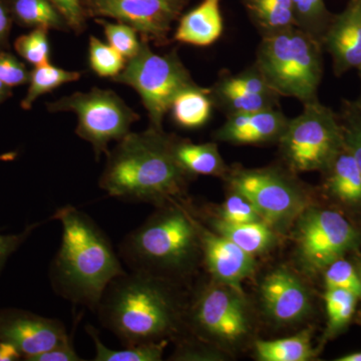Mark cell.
I'll use <instances>...</instances> for the list:
<instances>
[{
	"instance_id": "obj_1",
	"label": "cell",
	"mask_w": 361,
	"mask_h": 361,
	"mask_svg": "<svg viewBox=\"0 0 361 361\" xmlns=\"http://www.w3.org/2000/svg\"><path fill=\"white\" fill-rule=\"evenodd\" d=\"M51 219L63 228L61 243L49 270L58 295L96 312L109 284L127 272L103 230L75 207H61Z\"/></svg>"
},
{
	"instance_id": "obj_2",
	"label": "cell",
	"mask_w": 361,
	"mask_h": 361,
	"mask_svg": "<svg viewBox=\"0 0 361 361\" xmlns=\"http://www.w3.org/2000/svg\"><path fill=\"white\" fill-rule=\"evenodd\" d=\"M172 142L163 129L151 126L144 132H130L106 154L99 187L123 201L159 207L172 203L192 178L176 160Z\"/></svg>"
},
{
	"instance_id": "obj_3",
	"label": "cell",
	"mask_w": 361,
	"mask_h": 361,
	"mask_svg": "<svg viewBox=\"0 0 361 361\" xmlns=\"http://www.w3.org/2000/svg\"><path fill=\"white\" fill-rule=\"evenodd\" d=\"M171 285L169 280L147 273H123L102 296L96 310L99 322L123 348L177 336L183 308Z\"/></svg>"
},
{
	"instance_id": "obj_4",
	"label": "cell",
	"mask_w": 361,
	"mask_h": 361,
	"mask_svg": "<svg viewBox=\"0 0 361 361\" xmlns=\"http://www.w3.org/2000/svg\"><path fill=\"white\" fill-rule=\"evenodd\" d=\"M164 204L120 245L121 260L130 271L171 281L169 275L186 274L201 250L198 222L180 206Z\"/></svg>"
},
{
	"instance_id": "obj_5",
	"label": "cell",
	"mask_w": 361,
	"mask_h": 361,
	"mask_svg": "<svg viewBox=\"0 0 361 361\" xmlns=\"http://www.w3.org/2000/svg\"><path fill=\"white\" fill-rule=\"evenodd\" d=\"M323 51L322 42L293 26L261 37L253 65L278 96L310 103L318 99Z\"/></svg>"
},
{
	"instance_id": "obj_6",
	"label": "cell",
	"mask_w": 361,
	"mask_h": 361,
	"mask_svg": "<svg viewBox=\"0 0 361 361\" xmlns=\"http://www.w3.org/2000/svg\"><path fill=\"white\" fill-rule=\"evenodd\" d=\"M303 106L278 141L280 153L292 172L325 171L344 149L338 115L319 99Z\"/></svg>"
},
{
	"instance_id": "obj_7",
	"label": "cell",
	"mask_w": 361,
	"mask_h": 361,
	"mask_svg": "<svg viewBox=\"0 0 361 361\" xmlns=\"http://www.w3.org/2000/svg\"><path fill=\"white\" fill-rule=\"evenodd\" d=\"M111 80L129 85L139 94L148 111L149 126L157 129H163L164 118L176 96L196 85L175 49L170 54H156L144 39L139 52Z\"/></svg>"
},
{
	"instance_id": "obj_8",
	"label": "cell",
	"mask_w": 361,
	"mask_h": 361,
	"mask_svg": "<svg viewBox=\"0 0 361 361\" xmlns=\"http://www.w3.org/2000/svg\"><path fill=\"white\" fill-rule=\"evenodd\" d=\"M49 111H71L78 116L75 133L89 142L97 159L109 153V145L129 134L140 118L116 92L94 87L87 92H75L47 104Z\"/></svg>"
},
{
	"instance_id": "obj_9",
	"label": "cell",
	"mask_w": 361,
	"mask_h": 361,
	"mask_svg": "<svg viewBox=\"0 0 361 361\" xmlns=\"http://www.w3.org/2000/svg\"><path fill=\"white\" fill-rule=\"evenodd\" d=\"M228 179L232 191L249 199L271 226L287 224L304 211L302 189L278 169H239L230 173Z\"/></svg>"
},
{
	"instance_id": "obj_10",
	"label": "cell",
	"mask_w": 361,
	"mask_h": 361,
	"mask_svg": "<svg viewBox=\"0 0 361 361\" xmlns=\"http://www.w3.org/2000/svg\"><path fill=\"white\" fill-rule=\"evenodd\" d=\"M298 218L299 256L311 270L324 269L357 240L355 228L336 211L304 210Z\"/></svg>"
},
{
	"instance_id": "obj_11",
	"label": "cell",
	"mask_w": 361,
	"mask_h": 361,
	"mask_svg": "<svg viewBox=\"0 0 361 361\" xmlns=\"http://www.w3.org/2000/svg\"><path fill=\"white\" fill-rule=\"evenodd\" d=\"M190 0H85L90 16L115 18L132 26L142 39L156 45L169 44L174 23Z\"/></svg>"
},
{
	"instance_id": "obj_12",
	"label": "cell",
	"mask_w": 361,
	"mask_h": 361,
	"mask_svg": "<svg viewBox=\"0 0 361 361\" xmlns=\"http://www.w3.org/2000/svg\"><path fill=\"white\" fill-rule=\"evenodd\" d=\"M192 326L199 334L219 341H236L248 332V318L239 292L226 286H209L189 310Z\"/></svg>"
},
{
	"instance_id": "obj_13",
	"label": "cell",
	"mask_w": 361,
	"mask_h": 361,
	"mask_svg": "<svg viewBox=\"0 0 361 361\" xmlns=\"http://www.w3.org/2000/svg\"><path fill=\"white\" fill-rule=\"evenodd\" d=\"M0 341L13 344L25 360L71 341L65 324L30 311L0 310Z\"/></svg>"
},
{
	"instance_id": "obj_14",
	"label": "cell",
	"mask_w": 361,
	"mask_h": 361,
	"mask_svg": "<svg viewBox=\"0 0 361 361\" xmlns=\"http://www.w3.org/2000/svg\"><path fill=\"white\" fill-rule=\"evenodd\" d=\"M323 49L331 56L336 77L361 66V0H348L334 14L322 39Z\"/></svg>"
},
{
	"instance_id": "obj_15",
	"label": "cell",
	"mask_w": 361,
	"mask_h": 361,
	"mask_svg": "<svg viewBox=\"0 0 361 361\" xmlns=\"http://www.w3.org/2000/svg\"><path fill=\"white\" fill-rule=\"evenodd\" d=\"M201 251L207 268L219 283L241 292V284L255 267L254 256L218 233L208 231L198 223Z\"/></svg>"
},
{
	"instance_id": "obj_16",
	"label": "cell",
	"mask_w": 361,
	"mask_h": 361,
	"mask_svg": "<svg viewBox=\"0 0 361 361\" xmlns=\"http://www.w3.org/2000/svg\"><path fill=\"white\" fill-rule=\"evenodd\" d=\"M260 293L266 313L274 322H298L310 311V294L302 282L289 271L278 269L267 275L261 284Z\"/></svg>"
},
{
	"instance_id": "obj_17",
	"label": "cell",
	"mask_w": 361,
	"mask_h": 361,
	"mask_svg": "<svg viewBox=\"0 0 361 361\" xmlns=\"http://www.w3.org/2000/svg\"><path fill=\"white\" fill-rule=\"evenodd\" d=\"M288 122L289 118L280 108L227 116L214 133V139L234 145L278 142Z\"/></svg>"
},
{
	"instance_id": "obj_18",
	"label": "cell",
	"mask_w": 361,
	"mask_h": 361,
	"mask_svg": "<svg viewBox=\"0 0 361 361\" xmlns=\"http://www.w3.org/2000/svg\"><path fill=\"white\" fill-rule=\"evenodd\" d=\"M224 32L221 0H202L179 18L173 39L180 44L209 47L217 42Z\"/></svg>"
},
{
	"instance_id": "obj_19",
	"label": "cell",
	"mask_w": 361,
	"mask_h": 361,
	"mask_svg": "<svg viewBox=\"0 0 361 361\" xmlns=\"http://www.w3.org/2000/svg\"><path fill=\"white\" fill-rule=\"evenodd\" d=\"M172 149L176 160L191 177L227 174L225 161L215 142L194 144L173 137Z\"/></svg>"
},
{
	"instance_id": "obj_20",
	"label": "cell",
	"mask_w": 361,
	"mask_h": 361,
	"mask_svg": "<svg viewBox=\"0 0 361 361\" xmlns=\"http://www.w3.org/2000/svg\"><path fill=\"white\" fill-rule=\"evenodd\" d=\"M214 106L210 87L207 89L196 84L176 96L170 111L178 126L192 130L203 127L209 122Z\"/></svg>"
},
{
	"instance_id": "obj_21",
	"label": "cell",
	"mask_w": 361,
	"mask_h": 361,
	"mask_svg": "<svg viewBox=\"0 0 361 361\" xmlns=\"http://www.w3.org/2000/svg\"><path fill=\"white\" fill-rule=\"evenodd\" d=\"M214 106L225 114L226 116L239 115L280 108L279 96L251 94L244 90L234 89L218 80L210 87Z\"/></svg>"
},
{
	"instance_id": "obj_22",
	"label": "cell",
	"mask_w": 361,
	"mask_h": 361,
	"mask_svg": "<svg viewBox=\"0 0 361 361\" xmlns=\"http://www.w3.org/2000/svg\"><path fill=\"white\" fill-rule=\"evenodd\" d=\"M261 37L293 27L292 0H242Z\"/></svg>"
},
{
	"instance_id": "obj_23",
	"label": "cell",
	"mask_w": 361,
	"mask_h": 361,
	"mask_svg": "<svg viewBox=\"0 0 361 361\" xmlns=\"http://www.w3.org/2000/svg\"><path fill=\"white\" fill-rule=\"evenodd\" d=\"M212 225L218 234L253 256L268 250L274 243V233L265 221L234 224L216 219Z\"/></svg>"
},
{
	"instance_id": "obj_24",
	"label": "cell",
	"mask_w": 361,
	"mask_h": 361,
	"mask_svg": "<svg viewBox=\"0 0 361 361\" xmlns=\"http://www.w3.org/2000/svg\"><path fill=\"white\" fill-rule=\"evenodd\" d=\"M325 171H329V187L332 194L345 203H360L361 172L345 148Z\"/></svg>"
},
{
	"instance_id": "obj_25",
	"label": "cell",
	"mask_w": 361,
	"mask_h": 361,
	"mask_svg": "<svg viewBox=\"0 0 361 361\" xmlns=\"http://www.w3.org/2000/svg\"><path fill=\"white\" fill-rule=\"evenodd\" d=\"M255 350L263 361H307L313 356L307 330L286 338L256 341Z\"/></svg>"
},
{
	"instance_id": "obj_26",
	"label": "cell",
	"mask_w": 361,
	"mask_h": 361,
	"mask_svg": "<svg viewBox=\"0 0 361 361\" xmlns=\"http://www.w3.org/2000/svg\"><path fill=\"white\" fill-rule=\"evenodd\" d=\"M82 75L80 71L63 70L59 66L51 65V63L35 66L33 71H30L28 80L30 87L27 94L21 102V108L23 110H30L39 97L58 89L61 85L77 82Z\"/></svg>"
},
{
	"instance_id": "obj_27",
	"label": "cell",
	"mask_w": 361,
	"mask_h": 361,
	"mask_svg": "<svg viewBox=\"0 0 361 361\" xmlns=\"http://www.w3.org/2000/svg\"><path fill=\"white\" fill-rule=\"evenodd\" d=\"M87 334L94 344V361H159L163 357L167 341L151 342L137 344L134 346H125L120 350L109 348L104 345L99 336L97 330L92 325L85 326Z\"/></svg>"
},
{
	"instance_id": "obj_28",
	"label": "cell",
	"mask_w": 361,
	"mask_h": 361,
	"mask_svg": "<svg viewBox=\"0 0 361 361\" xmlns=\"http://www.w3.org/2000/svg\"><path fill=\"white\" fill-rule=\"evenodd\" d=\"M294 25L322 42L334 14L324 0H292Z\"/></svg>"
},
{
	"instance_id": "obj_29",
	"label": "cell",
	"mask_w": 361,
	"mask_h": 361,
	"mask_svg": "<svg viewBox=\"0 0 361 361\" xmlns=\"http://www.w3.org/2000/svg\"><path fill=\"white\" fill-rule=\"evenodd\" d=\"M13 11L23 25L63 30L68 27L56 6L49 0H16Z\"/></svg>"
},
{
	"instance_id": "obj_30",
	"label": "cell",
	"mask_w": 361,
	"mask_h": 361,
	"mask_svg": "<svg viewBox=\"0 0 361 361\" xmlns=\"http://www.w3.org/2000/svg\"><path fill=\"white\" fill-rule=\"evenodd\" d=\"M90 68L101 78H115L125 68L127 59L111 45L96 37H90L89 49Z\"/></svg>"
},
{
	"instance_id": "obj_31",
	"label": "cell",
	"mask_w": 361,
	"mask_h": 361,
	"mask_svg": "<svg viewBox=\"0 0 361 361\" xmlns=\"http://www.w3.org/2000/svg\"><path fill=\"white\" fill-rule=\"evenodd\" d=\"M338 118L344 148L355 158L361 172V106L355 101H343Z\"/></svg>"
},
{
	"instance_id": "obj_32",
	"label": "cell",
	"mask_w": 361,
	"mask_h": 361,
	"mask_svg": "<svg viewBox=\"0 0 361 361\" xmlns=\"http://www.w3.org/2000/svg\"><path fill=\"white\" fill-rule=\"evenodd\" d=\"M14 49L30 65L37 66L49 63V30L35 27L32 32L20 35L14 42Z\"/></svg>"
},
{
	"instance_id": "obj_33",
	"label": "cell",
	"mask_w": 361,
	"mask_h": 361,
	"mask_svg": "<svg viewBox=\"0 0 361 361\" xmlns=\"http://www.w3.org/2000/svg\"><path fill=\"white\" fill-rule=\"evenodd\" d=\"M357 297L351 292L338 288H327L325 294L327 315H329V331H338L345 326L355 313Z\"/></svg>"
},
{
	"instance_id": "obj_34",
	"label": "cell",
	"mask_w": 361,
	"mask_h": 361,
	"mask_svg": "<svg viewBox=\"0 0 361 361\" xmlns=\"http://www.w3.org/2000/svg\"><path fill=\"white\" fill-rule=\"evenodd\" d=\"M99 25L103 26L104 35L109 44L122 54L126 59L134 58L141 49L142 39H139L137 30L125 23H111L103 18L97 20Z\"/></svg>"
},
{
	"instance_id": "obj_35",
	"label": "cell",
	"mask_w": 361,
	"mask_h": 361,
	"mask_svg": "<svg viewBox=\"0 0 361 361\" xmlns=\"http://www.w3.org/2000/svg\"><path fill=\"white\" fill-rule=\"evenodd\" d=\"M325 284L327 288H338L351 292L357 298L361 297V277L355 267L339 258L326 267Z\"/></svg>"
},
{
	"instance_id": "obj_36",
	"label": "cell",
	"mask_w": 361,
	"mask_h": 361,
	"mask_svg": "<svg viewBox=\"0 0 361 361\" xmlns=\"http://www.w3.org/2000/svg\"><path fill=\"white\" fill-rule=\"evenodd\" d=\"M218 219L234 224L264 221L249 199L234 191L221 207Z\"/></svg>"
},
{
	"instance_id": "obj_37",
	"label": "cell",
	"mask_w": 361,
	"mask_h": 361,
	"mask_svg": "<svg viewBox=\"0 0 361 361\" xmlns=\"http://www.w3.org/2000/svg\"><path fill=\"white\" fill-rule=\"evenodd\" d=\"M218 80L234 89L244 90V92H251V94H265V96L276 94L278 96L270 89L264 78L254 65L237 75H231L225 71Z\"/></svg>"
},
{
	"instance_id": "obj_38",
	"label": "cell",
	"mask_w": 361,
	"mask_h": 361,
	"mask_svg": "<svg viewBox=\"0 0 361 361\" xmlns=\"http://www.w3.org/2000/svg\"><path fill=\"white\" fill-rule=\"evenodd\" d=\"M30 75L25 63L8 52H0V82L9 87H18L28 82Z\"/></svg>"
},
{
	"instance_id": "obj_39",
	"label": "cell",
	"mask_w": 361,
	"mask_h": 361,
	"mask_svg": "<svg viewBox=\"0 0 361 361\" xmlns=\"http://www.w3.org/2000/svg\"><path fill=\"white\" fill-rule=\"evenodd\" d=\"M65 18L66 25L77 33L85 30V11L80 0H49Z\"/></svg>"
},
{
	"instance_id": "obj_40",
	"label": "cell",
	"mask_w": 361,
	"mask_h": 361,
	"mask_svg": "<svg viewBox=\"0 0 361 361\" xmlns=\"http://www.w3.org/2000/svg\"><path fill=\"white\" fill-rule=\"evenodd\" d=\"M40 223H35L28 226L25 231L20 233V234L13 235H1L0 234V271L6 265L7 259L11 257V254L20 248L21 244L30 237L33 230L39 227Z\"/></svg>"
},
{
	"instance_id": "obj_41",
	"label": "cell",
	"mask_w": 361,
	"mask_h": 361,
	"mask_svg": "<svg viewBox=\"0 0 361 361\" xmlns=\"http://www.w3.org/2000/svg\"><path fill=\"white\" fill-rule=\"evenodd\" d=\"M27 361H82V358L78 355L73 345V341H68L65 343L54 346L49 350L44 351L26 360Z\"/></svg>"
},
{
	"instance_id": "obj_42",
	"label": "cell",
	"mask_w": 361,
	"mask_h": 361,
	"mask_svg": "<svg viewBox=\"0 0 361 361\" xmlns=\"http://www.w3.org/2000/svg\"><path fill=\"white\" fill-rule=\"evenodd\" d=\"M23 355L13 344L0 341V361L20 360Z\"/></svg>"
},
{
	"instance_id": "obj_43",
	"label": "cell",
	"mask_w": 361,
	"mask_h": 361,
	"mask_svg": "<svg viewBox=\"0 0 361 361\" xmlns=\"http://www.w3.org/2000/svg\"><path fill=\"white\" fill-rule=\"evenodd\" d=\"M11 30V18L6 7L0 2V45L6 42Z\"/></svg>"
},
{
	"instance_id": "obj_44",
	"label": "cell",
	"mask_w": 361,
	"mask_h": 361,
	"mask_svg": "<svg viewBox=\"0 0 361 361\" xmlns=\"http://www.w3.org/2000/svg\"><path fill=\"white\" fill-rule=\"evenodd\" d=\"M11 87H7L4 82H0V104L6 101L7 97L11 96Z\"/></svg>"
},
{
	"instance_id": "obj_45",
	"label": "cell",
	"mask_w": 361,
	"mask_h": 361,
	"mask_svg": "<svg viewBox=\"0 0 361 361\" xmlns=\"http://www.w3.org/2000/svg\"><path fill=\"white\" fill-rule=\"evenodd\" d=\"M338 361H361V353H351L338 358Z\"/></svg>"
},
{
	"instance_id": "obj_46",
	"label": "cell",
	"mask_w": 361,
	"mask_h": 361,
	"mask_svg": "<svg viewBox=\"0 0 361 361\" xmlns=\"http://www.w3.org/2000/svg\"><path fill=\"white\" fill-rule=\"evenodd\" d=\"M357 71H358V77H360V97H358V99H356L355 102H356V103L360 104V106H361V66L360 68H358Z\"/></svg>"
},
{
	"instance_id": "obj_47",
	"label": "cell",
	"mask_w": 361,
	"mask_h": 361,
	"mask_svg": "<svg viewBox=\"0 0 361 361\" xmlns=\"http://www.w3.org/2000/svg\"><path fill=\"white\" fill-rule=\"evenodd\" d=\"M360 277H361V268H360Z\"/></svg>"
}]
</instances>
